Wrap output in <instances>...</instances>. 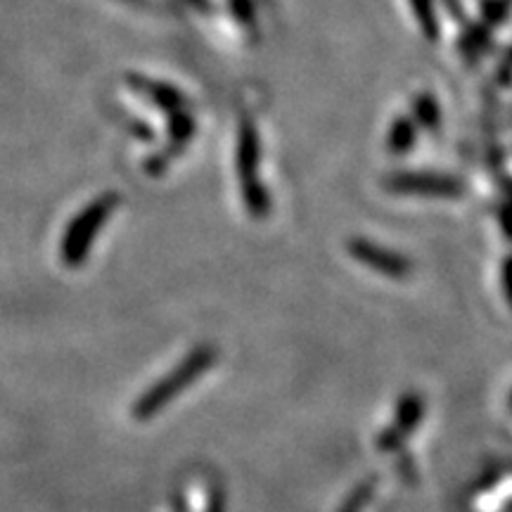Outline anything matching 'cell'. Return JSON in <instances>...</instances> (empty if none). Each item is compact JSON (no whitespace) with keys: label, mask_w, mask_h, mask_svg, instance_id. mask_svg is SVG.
Returning a JSON list of instances; mask_svg holds the SVG:
<instances>
[{"label":"cell","mask_w":512,"mask_h":512,"mask_svg":"<svg viewBox=\"0 0 512 512\" xmlns=\"http://www.w3.org/2000/svg\"><path fill=\"white\" fill-rule=\"evenodd\" d=\"M216 363V349L214 347H197L192 354H188L181 361V366L174 368V373L164 375L155 387H150L140 396V401L133 408L138 420H150L152 415L162 411L164 406H169L178 394L185 392L190 384L197 382V377L207 373V370Z\"/></svg>","instance_id":"cell-1"},{"label":"cell","mask_w":512,"mask_h":512,"mask_svg":"<svg viewBox=\"0 0 512 512\" xmlns=\"http://www.w3.org/2000/svg\"><path fill=\"white\" fill-rule=\"evenodd\" d=\"M112 211V197H105V200L95 202L88 207L79 219L74 221L72 230L67 233V238H64V256H67V261H81L83 254L88 252V245H91L93 235H98V230L102 223H105L107 216H110Z\"/></svg>","instance_id":"cell-2"},{"label":"cell","mask_w":512,"mask_h":512,"mask_svg":"<svg viewBox=\"0 0 512 512\" xmlns=\"http://www.w3.org/2000/svg\"><path fill=\"white\" fill-rule=\"evenodd\" d=\"M349 254L354 256L356 261L366 264L370 271L387 275V278H408L413 271L411 261L406 256L389 252V249L377 247L368 240H351L349 242Z\"/></svg>","instance_id":"cell-3"},{"label":"cell","mask_w":512,"mask_h":512,"mask_svg":"<svg viewBox=\"0 0 512 512\" xmlns=\"http://www.w3.org/2000/svg\"><path fill=\"white\" fill-rule=\"evenodd\" d=\"M422 415H425V401H422V396H403L399 408H396L394 422L377 437V448L380 451H394V448H399L408 439V434L420 425Z\"/></svg>","instance_id":"cell-4"},{"label":"cell","mask_w":512,"mask_h":512,"mask_svg":"<svg viewBox=\"0 0 512 512\" xmlns=\"http://www.w3.org/2000/svg\"><path fill=\"white\" fill-rule=\"evenodd\" d=\"M396 188L403 192H427V195H458V185L448 178H401Z\"/></svg>","instance_id":"cell-5"},{"label":"cell","mask_w":512,"mask_h":512,"mask_svg":"<svg viewBox=\"0 0 512 512\" xmlns=\"http://www.w3.org/2000/svg\"><path fill=\"white\" fill-rule=\"evenodd\" d=\"M370 494H373V484L368 482V484L358 486V489L349 496V501L342 505V510L339 512H361L363 508H366V503L370 501Z\"/></svg>","instance_id":"cell-6"},{"label":"cell","mask_w":512,"mask_h":512,"mask_svg":"<svg viewBox=\"0 0 512 512\" xmlns=\"http://www.w3.org/2000/svg\"><path fill=\"white\" fill-rule=\"evenodd\" d=\"M503 292L512 309V256L510 259H505V266H503Z\"/></svg>","instance_id":"cell-7"}]
</instances>
